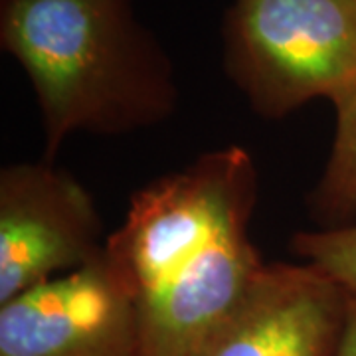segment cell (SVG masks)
Masks as SVG:
<instances>
[{"instance_id": "obj_4", "label": "cell", "mask_w": 356, "mask_h": 356, "mask_svg": "<svg viewBox=\"0 0 356 356\" xmlns=\"http://www.w3.org/2000/svg\"><path fill=\"white\" fill-rule=\"evenodd\" d=\"M97 206L54 161L0 170V305L102 257Z\"/></svg>"}, {"instance_id": "obj_2", "label": "cell", "mask_w": 356, "mask_h": 356, "mask_svg": "<svg viewBox=\"0 0 356 356\" xmlns=\"http://www.w3.org/2000/svg\"><path fill=\"white\" fill-rule=\"evenodd\" d=\"M0 44L36 93L48 161L76 133L125 135L177 109L172 62L133 0H0Z\"/></svg>"}, {"instance_id": "obj_1", "label": "cell", "mask_w": 356, "mask_h": 356, "mask_svg": "<svg viewBox=\"0 0 356 356\" xmlns=\"http://www.w3.org/2000/svg\"><path fill=\"white\" fill-rule=\"evenodd\" d=\"M252 154L229 145L131 196L105 254L137 303L140 356H188L266 267L250 238Z\"/></svg>"}, {"instance_id": "obj_9", "label": "cell", "mask_w": 356, "mask_h": 356, "mask_svg": "<svg viewBox=\"0 0 356 356\" xmlns=\"http://www.w3.org/2000/svg\"><path fill=\"white\" fill-rule=\"evenodd\" d=\"M337 356H356V297L350 299L348 318H346L343 341H341V348Z\"/></svg>"}, {"instance_id": "obj_8", "label": "cell", "mask_w": 356, "mask_h": 356, "mask_svg": "<svg viewBox=\"0 0 356 356\" xmlns=\"http://www.w3.org/2000/svg\"><path fill=\"white\" fill-rule=\"evenodd\" d=\"M291 252L356 297V224L297 232Z\"/></svg>"}, {"instance_id": "obj_6", "label": "cell", "mask_w": 356, "mask_h": 356, "mask_svg": "<svg viewBox=\"0 0 356 356\" xmlns=\"http://www.w3.org/2000/svg\"><path fill=\"white\" fill-rule=\"evenodd\" d=\"M353 295L309 264H266L188 356H337Z\"/></svg>"}, {"instance_id": "obj_5", "label": "cell", "mask_w": 356, "mask_h": 356, "mask_svg": "<svg viewBox=\"0 0 356 356\" xmlns=\"http://www.w3.org/2000/svg\"><path fill=\"white\" fill-rule=\"evenodd\" d=\"M0 356H140L137 303L107 254L2 303Z\"/></svg>"}, {"instance_id": "obj_3", "label": "cell", "mask_w": 356, "mask_h": 356, "mask_svg": "<svg viewBox=\"0 0 356 356\" xmlns=\"http://www.w3.org/2000/svg\"><path fill=\"white\" fill-rule=\"evenodd\" d=\"M222 36L226 74L264 119L356 89V0H234Z\"/></svg>"}, {"instance_id": "obj_7", "label": "cell", "mask_w": 356, "mask_h": 356, "mask_svg": "<svg viewBox=\"0 0 356 356\" xmlns=\"http://www.w3.org/2000/svg\"><path fill=\"white\" fill-rule=\"evenodd\" d=\"M334 109L337 131L331 153L307 196V212L323 229L353 224L356 218V89Z\"/></svg>"}]
</instances>
